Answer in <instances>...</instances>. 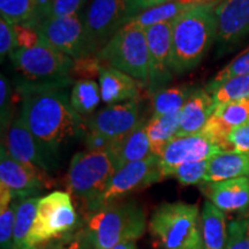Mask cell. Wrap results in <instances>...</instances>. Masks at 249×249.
<instances>
[{"instance_id":"cell-1","label":"cell","mask_w":249,"mask_h":249,"mask_svg":"<svg viewBox=\"0 0 249 249\" xmlns=\"http://www.w3.org/2000/svg\"><path fill=\"white\" fill-rule=\"evenodd\" d=\"M21 118L37 141L55 160L65 144L80 138L88 128L83 117L71 107L66 89L22 93Z\"/></svg>"},{"instance_id":"cell-2","label":"cell","mask_w":249,"mask_h":249,"mask_svg":"<svg viewBox=\"0 0 249 249\" xmlns=\"http://www.w3.org/2000/svg\"><path fill=\"white\" fill-rule=\"evenodd\" d=\"M216 4L192 5L172 21V71L194 70L217 37Z\"/></svg>"},{"instance_id":"cell-3","label":"cell","mask_w":249,"mask_h":249,"mask_svg":"<svg viewBox=\"0 0 249 249\" xmlns=\"http://www.w3.org/2000/svg\"><path fill=\"white\" fill-rule=\"evenodd\" d=\"M18 74L17 89L22 95L33 90L66 89L74 59L43 39L31 48H18L9 55Z\"/></svg>"},{"instance_id":"cell-4","label":"cell","mask_w":249,"mask_h":249,"mask_svg":"<svg viewBox=\"0 0 249 249\" xmlns=\"http://www.w3.org/2000/svg\"><path fill=\"white\" fill-rule=\"evenodd\" d=\"M145 226L142 207L135 202H117L90 213L86 233L93 249H111L123 241L138 240Z\"/></svg>"},{"instance_id":"cell-5","label":"cell","mask_w":249,"mask_h":249,"mask_svg":"<svg viewBox=\"0 0 249 249\" xmlns=\"http://www.w3.org/2000/svg\"><path fill=\"white\" fill-rule=\"evenodd\" d=\"M149 230L161 249H203L197 205L174 202L155 210Z\"/></svg>"},{"instance_id":"cell-6","label":"cell","mask_w":249,"mask_h":249,"mask_svg":"<svg viewBox=\"0 0 249 249\" xmlns=\"http://www.w3.org/2000/svg\"><path fill=\"white\" fill-rule=\"evenodd\" d=\"M118 171L112 151H81L71 158L67 173V188L76 198L85 202L87 209L105 192Z\"/></svg>"},{"instance_id":"cell-7","label":"cell","mask_w":249,"mask_h":249,"mask_svg":"<svg viewBox=\"0 0 249 249\" xmlns=\"http://www.w3.org/2000/svg\"><path fill=\"white\" fill-rule=\"evenodd\" d=\"M103 66L119 70L141 85L149 86L150 67L145 31L139 28H121L97 53Z\"/></svg>"},{"instance_id":"cell-8","label":"cell","mask_w":249,"mask_h":249,"mask_svg":"<svg viewBox=\"0 0 249 249\" xmlns=\"http://www.w3.org/2000/svg\"><path fill=\"white\" fill-rule=\"evenodd\" d=\"M77 220L79 218L68 193L57 191L40 197L35 223L24 249H42L51 241L73 232Z\"/></svg>"},{"instance_id":"cell-9","label":"cell","mask_w":249,"mask_h":249,"mask_svg":"<svg viewBox=\"0 0 249 249\" xmlns=\"http://www.w3.org/2000/svg\"><path fill=\"white\" fill-rule=\"evenodd\" d=\"M130 18L127 0H91L83 15L90 53L97 54Z\"/></svg>"},{"instance_id":"cell-10","label":"cell","mask_w":249,"mask_h":249,"mask_svg":"<svg viewBox=\"0 0 249 249\" xmlns=\"http://www.w3.org/2000/svg\"><path fill=\"white\" fill-rule=\"evenodd\" d=\"M160 180L163 178L160 167V157L157 156L152 155L147 160L124 165L114 173L105 192L88 210L92 213L117 203L132 193L147 188Z\"/></svg>"},{"instance_id":"cell-11","label":"cell","mask_w":249,"mask_h":249,"mask_svg":"<svg viewBox=\"0 0 249 249\" xmlns=\"http://www.w3.org/2000/svg\"><path fill=\"white\" fill-rule=\"evenodd\" d=\"M36 29L40 39L74 60L91 54L81 14L44 18Z\"/></svg>"},{"instance_id":"cell-12","label":"cell","mask_w":249,"mask_h":249,"mask_svg":"<svg viewBox=\"0 0 249 249\" xmlns=\"http://www.w3.org/2000/svg\"><path fill=\"white\" fill-rule=\"evenodd\" d=\"M0 185L8 187L14 198L22 200L37 196L44 189L53 186V181L49 173L15 160L8 154L4 145H1Z\"/></svg>"},{"instance_id":"cell-13","label":"cell","mask_w":249,"mask_h":249,"mask_svg":"<svg viewBox=\"0 0 249 249\" xmlns=\"http://www.w3.org/2000/svg\"><path fill=\"white\" fill-rule=\"evenodd\" d=\"M144 31L150 67L148 90L154 95L158 90L166 88L172 79V21L155 24Z\"/></svg>"},{"instance_id":"cell-14","label":"cell","mask_w":249,"mask_h":249,"mask_svg":"<svg viewBox=\"0 0 249 249\" xmlns=\"http://www.w3.org/2000/svg\"><path fill=\"white\" fill-rule=\"evenodd\" d=\"M220 152H223L222 149L201 133L176 138L167 144L160 157L161 178H169L180 165L211 160Z\"/></svg>"},{"instance_id":"cell-15","label":"cell","mask_w":249,"mask_h":249,"mask_svg":"<svg viewBox=\"0 0 249 249\" xmlns=\"http://www.w3.org/2000/svg\"><path fill=\"white\" fill-rule=\"evenodd\" d=\"M2 145L15 160L33 165L46 173L50 174L57 167V160L37 141L21 117L12 121Z\"/></svg>"},{"instance_id":"cell-16","label":"cell","mask_w":249,"mask_h":249,"mask_svg":"<svg viewBox=\"0 0 249 249\" xmlns=\"http://www.w3.org/2000/svg\"><path fill=\"white\" fill-rule=\"evenodd\" d=\"M216 40L227 49L249 35V0H222L214 8Z\"/></svg>"},{"instance_id":"cell-17","label":"cell","mask_w":249,"mask_h":249,"mask_svg":"<svg viewBox=\"0 0 249 249\" xmlns=\"http://www.w3.org/2000/svg\"><path fill=\"white\" fill-rule=\"evenodd\" d=\"M140 120L139 101L133 99L102 108L87 120V127L111 139H118L129 133Z\"/></svg>"},{"instance_id":"cell-18","label":"cell","mask_w":249,"mask_h":249,"mask_svg":"<svg viewBox=\"0 0 249 249\" xmlns=\"http://www.w3.org/2000/svg\"><path fill=\"white\" fill-rule=\"evenodd\" d=\"M211 203L224 213H244L249 209V177L203 183Z\"/></svg>"},{"instance_id":"cell-19","label":"cell","mask_w":249,"mask_h":249,"mask_svg":"<svg viewBox=\"0 0 249 249\" xmlns=\"http://www.w3.org/2000/svg\"><path fill=\"white\" fill-rule=\"evenodd\" d=\"M213 111V96L205 89H193L181 110L177 138L200 133Z\"/></svg>"},{"instance_id":"cell-20","label":"cell","mask_w":249,"mask_h":249,"mask_svg":"<svg viewBox=\"0 0 249 249\" xmlns=\"http://www.w3.org/2000/svg\"><path fill=\"white\" fill-rule=\"evenodd\" d=\"M147 120L141 119L129 133L114 139L110 150L116 157L118 170L133 161L147 160L152 156L147 133Z\"/></svg>"},{"instance_id":"cell-21","label":"cell","mask_w":249,"mask_h":249,"mask_svg":"<svg viewBox=\"0 0 249 249\" xmlns=\"http://www.w3.org/2000/svg\"><path fill=\"white\" fill-rule=\"evenodd\" d=\"M102 101L118 104L139 98V81L113 67L103 66L98 76Z\"/></svg>"},{"instance_id":"cell-22","label":"cell","mask_w":249,"mask_h":249,"mask_svg":"<svg viewBox=\"0 0 249 249\" xmlns=\"http://www.w3.org/2000/svg\"><path fill=\"white\" fill-rule=\"evenodd\" d=\"M249 177V154L235 150L223 151L209 160L205 182Z\"/></svg>"},{"instance_id":"cell-23","label":"cell","mask_w":249,"mask_h":249,"mask_svg":"<svg viewBox=\"0 0 249 249\" xmlns=\"http://www.w3.org/2000/svg\"><path fill=\"white\" fill-rule=\"evenodd\" d=\"M203 249H226L227 224L224 211L205 201L201 213Z\"/></svg>"},{"instance_id":"cell-24","label":"cell","mask_w":249,"mask_h":249,"mask_svg":"<svg viewBox=\"0 0 249 249\" xmlns=\"http://www.w3.org/2000/svg\"><path fill=\"white\" fill-rule=\"evenodd\" d=\"M181 111L164 116H152L147 123V133L150 141L151 154L160 157L167 144L177 138Z\"/></svg>"},{"instance_id":"cell-25","label":"cell","mask_w":249,"mask_h":249,"mask_svg":"<svg viewBox=\"0 0 249 249\" xmlns=\"http://www.w3.org/2000/svg\"><path fill=\"white\" fill-rule=\"evenodd\" d=\"M192 5H185L179 2L178 0L166 2V4L156 6L154 8L142 12L136 17L130 18L129 22L124 24V28H139V29H147V28L155 26V24L173 21L178 18L180 14L183 13L187 8ZM123 27V28H124Z\"/></svg>"},{"instance_id":"cell-26","label":"cell","mask_w":249,"mask_h":249,"mask_svg":"<svg viewBox=\"0 0 249 249\" xmlns=\"http://www.w3.org/2000/svg\"><path fill=\"white\" fill-rule=\"evenodd\" d=\"M38 196L18 200L13 236V249H24L28 235L35 223L37 207L39 202Z\"/></svg>"},{"instance_id":"cell-27","label":"cell","mask_w":249,"mask_h":249,"mask_svg":"<svg viewBox=\"0 0 249 249\" xmlns=\"http://www.w3.org/2000/svg\"><path fill=\"white\" fill-rule=\"evenodd\" d=\"M71 105L80 116L92 113L101 102V87L93 80H80L71 91Z\"/></svg>"},{"instance_id":"cell-28","label":"cell","mask_w":249,"mask_h":249,"mask_svg":"<svg viewBox=\"0 0 249 249\" xmlns=\"http://www.w3.org/2000/svg\"><path fill=\"white\" fill-rule=\"evenodd\" d=\"M193 89L188 86H179L156 91L152 95V116H164L181 111Z\"/></svg>"},{"instance_id":"cell-29","label":"cell","mask_w":249,"mask_h":249,"mask_svg":"<svg viewBox=\"0 0 249 249\" xmlns=\"http://www.w3.org/2000/svg\"><path fill=\"white\" fill-rule=\"evenodd\" d=\"M0 13L13 24L36 27L38 23L34 0H0Z\"/></svg>"},{"instance_id":"cell-30","label":"cell","mask_w":249,"mask_h":249,"mask_svg":"<svg viewBox=\"0 0 249 249\" xmlns=\"http://www.w3.org/2000/svg\"><path fill=\"white\" fill-rule=\"evenodd\" d=\"M209 93L213 96L214 108L226 103L249 98V75L231 77L213 88Z\"/></svg>"},{"instance_id":"cell-31","label":"cell","mask_w":249,"mask_h":249,"mask_svg":"<svg viewBox=\"0 0 249 249\" xmlns=\"http://www.w3.org/2000/svg\"><path fill=\"white\" fill-rule=\"evenodd\" d=\"M213 116L216 117L230 130L248 124L249 98L219 105L214 108Z\"/></svg>"},{"instance_id":"cell-32","label":"cell","mask_w":249,"mask_h":249,"mask_svg":"<svg viewBox=\"0 0 249 249\" xmlns=\"http://www.w3.org/2000/svg\"><path fill=\"white\" fill-rule=\"evenodd\" d=\"M226 249H249V209L227 224Z\"/></svg>"},{"instance_id":"cell-33","label":"cell","mask_w":249,"mask_h":249,"mask_svg":"<svg viewBox=\"0 0 249 249\" xmlns=\"http://www.w3.org/2000/svg\"><path fill=\"white\" fill-rule=\"evenodd\" d=\"M249 75V50L244 52V53L238 55L235 59L230 62L227 66L223 68L213 80L208 83L205 87V90L208 92L211 91L213 88H216L217 86H219L220 83L225 82L226 80L231 79V77L235 76H245Z\"/></svg>"},{"instance_id":"cell-34","label":"cell","mask_w":249,"mask_h":249,"mask_svg":"<svg viewBox=\"0 0 249 249\" xmlns=\"http://www.w3.org/2000/svg\"><path fill=\"white\" fill-rule=\"evenodd\" d=\"M208 164L209 160L182 164L173 171L171 177H174L183 186L201 185L205 182Z\"/></svg>"},{"instance_id":"cell-35","label":"cell","mask_w":249,"mask_h":249,"mask_svg":"<svg viewBox=\"0 0 249 249\" xmlns=\"http://www.w3.org/2000/svg\"><path fill=\"white\" fill-rule=\"evenodd\" d=\"M18 200L15 198L11 204L0 208V247L13 249V236Z\"/></svg>"},{"instance_id":"cell-36","label":"cell","mask_w":249,"mask_h":249,"mask_svg":"<svg viewBox=\"0 0 249 249\" xmlns=\"http://www.w3.org/2000/svg\"><path fill=\"white\" fill-rule=\"evenodd\" d=\"M103 67L102 61L99 60L97 54H90L75 59L71 68V75L73 80H93L99 76Z\"/></svg>"},{"instance_id":"cell-37","label":"cell","mask_w":249,"mask_h":249,"mask_svg":"<svg viewBox=\"0 0 249 249\" xmlns=\"http://www.w3.org/2000/svg\"><path fill=\"white\" fill-rule=\"evenodd\" d=\"M42 249H93L86 231L71 232L60 239L51 241Z\"/></svg>"},{"instance_id":"cell-38","label":"cell","mask_w":249,"mask_h":249,"mask_svg":"<svg viewBox=\"0 0 249 249\" xmlns=\"http://www.w3.org/2000/svg\"><path fill=\"white\" fill-rule=\"evenodd\" d=\"M18 48L15 26L6 18H0V55L4 60L6 55H11Z\"/></svg>"},{"instance_id":"cell-39","label":"cell","mask_w":249,"mask_h":249,"mask_svg":"<svg viewBox=\"0 0 249 249\" xmlns=\"http://www.w3.org/2000/svg\"><path fill=\"white\" fill-rule=\"evenodd\" d=\"M87 0H53L50 13L45 18L77 15L80 14Z\"/></svg>"},{"instance_id":"cell-40","label":"cell","mask_w":249,"mask_h":249,"mask_svg":"<svg viewBox=\"0 0 249 249\" xmlns=\"http://www.w3.org/2000/svg\"><path fill=\"white\" fill-rule=\"evenodd\" d=\"M11 86L4 74L0 76V112H1V128L7 127L11 119Z\"/></svg>"},{"instance_id":"cell-41","label":"cell","mask_w":249,"mask_h":249,"mask_svg":"<svg viewBox=\"0 0 249 249\" xmlns=\"http://www.w3.org/2000/svg\"><path fill=\"white\" fill-rule=\"evenodd\" d=\"M229 141L233 150L249 154V123L233 128L229 135Z\"/></svg>"},{"instance_id":"cell-42","label":"cell","mask_w":249,"mask_h":249,"mask_svg":"<svg viewBox=\"0 0 249 249\" xmlns=\"http://www.w3.org/2000/svg\"><path fill=\"white\" fill-rule=\"evenodd\" d=\"M14 26L18 48H31L38 44L40 37L37 33L36 27L24 26V24H14Z\"/></svg>"},{"instance_id":"cell-43","label":"cell","mask_w":249,"mask_h":249,"mask_svg":"<svg viewBox=\"0 0 249 249\" xmlns=\"http://www.w3.org/2000/svg\"><path fill=\"white\" fill-rule=\"evenodd\" d=\"M114 139L108 138L104 134L96 132V130H89L86 134L85 144L88 151H105L112 147Z\"/></svg>"},{"instance_id":"cell-44","label":"cell","mask_w":249,"mask_h":249,"mask_svg":"<svg viewBox=\"0 0 249 249\" xmlns=\"http://www.w3.org/2000/svg\"><path fill=\"white\" fill-rule=\"evenodd\" d=\"M127 1H128L130 12H132L134 18L142 12L154 8L156 6L164 5L166 2L172 1V0H127Z\"/></svg>"},{"instance_id":"cell-45","label":"cell","mask_w":249,"mask_h":249,"mask_svg":"<svg viewBox=\"0 0 249 249\" xmlns=\"http://www.w3.org/2000/svg\"><path fill=\"white\" fill-rule=\"evenodd\" d=\"M34 1H35V6H36L37 20H38V23H39L40 21L44 20V18L49 15L51 6L53 4V0H34Z\"/></svg>"},{"instance_id":"cell-46","label":"cell","mask_w":249,"mask_h":249,"mask_svg":"<svg viewBox=\"0 0 249 249\" xmlns=\"http://www.w3.org/2000/svg\"><path fill=\"white\" fill-rule=\"evenodd\" d=\"M111 249H136V244L134 240L123 241L114 246V247H112Z\"/></svg>"}]
</instances>
